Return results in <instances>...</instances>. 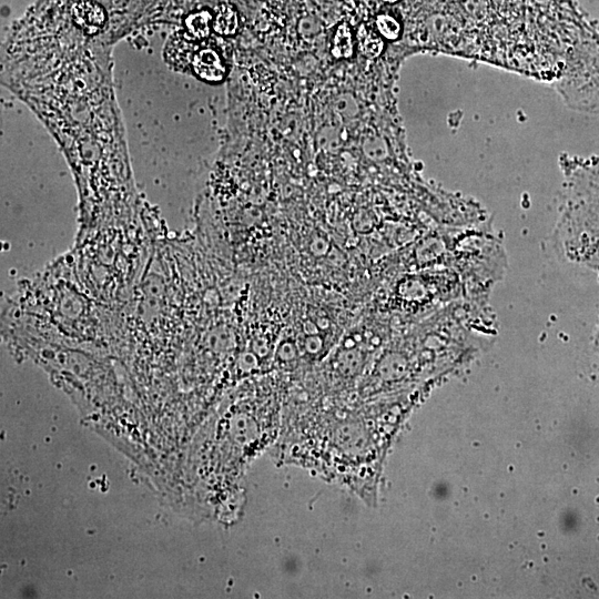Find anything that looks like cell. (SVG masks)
I'll return each mask as SVG.
<instances>
[{
  "label": "cell",
  "instance_id": "7a4b0ae2",
  "mask_svg": "<svg viewBox=\"0 0 599 599\" xmlns=\"http://www.w3.org/2000/svg\"><path fill=\"white\" fill-rule=\"evenodd\" d=\"M72 18L87 33H94L103 27L104 9L92 0H79L72 7Z\"/></svg>",
  "mask_w": 599,
  "mask_h": 599
},
{
  "label": "cell",
  "instance_id": "ba28073f",
  "mask_svg": "<svg viewBox=\"0 0 599 599\" xmlns=\"http://www.w3.org/2000/svg\"><path fill=\"white\" fill-rule=\"evenodd\" d=\"M386 2H396L397 0H384Z\"/></svg>",
  "mask_w": 599,
  "mask_h": 599
},
{
  "label": "cell",
  "instance_id": "5b68a950",
  "mask_svg": "<svg viewBox=\"0 0 599 599\" xmlns=\"http://www.w3.org/2000/svg\"><path fill=\"white\" fill-rule=\"evenodd\" d=\"M238 28L236 11L226 4H221L213 18V29L221 35H233Z\"/></svg>",
  "mask_w": 599,
  "mask_h": 599
},
{
  "label": "cell",
  "instance_id": "6da1fadb",
  "mask_svg": "<svg viewBox=\"0 0 599 599\" xmlns=\"http://www.w3.org/2000/svg\"><path fill=\"white\" fill-rule=\"evenodd\" d=\"M192 67L196 75L207 82H219L225 75V67L219 53L213 49H202L192 58Z\"/></svg>",
  "mask_w": 599,
  "mask_h": 599
},
{
  "label": "cell",
  "instance_id": "52a82bcc",
  "mask_svg": "<svg viewBox=\"0 0 599 599\" xmlns=\"http://www.w3.org/2000/svg\"><path fill=\"white\" fill-rule=\"evenodd\" d=\"M383 49V42L379 38L369 35L364 37L362 42H359L361 52L367 58H375L379 55Z\"/></svg>",
  "mask_w": 599,
  "mask_h": 599
},
{
  "label": "cell",
  "instance_id": "277c9868",
  "mask_svg": "<svg viewBox=\"0 0 599 599\" xmlns=\"http://www.w3.org/2000/svg\"><path fill=\"white\" fill-rule=\"evenodd\" d=\"M332 54L336 59H348L354 53L353 34L346 23H341L333 37Z\"/></svg>",
  "mask_w": 599,
  "mask_h": 599
},
{
  "label": "cell",
  "instance_id": "8992f818",
  "mask_svg": "<svg viewBox=\"0 0 599 599\" xmlns=\"http://www.w3.org/2000/svg\"><path fill=\"white\" fill-rule=\"evenodd\" d=\"M379 33L388 40H395L400 33L399 23L388 14H379L376 19Z\"/></svg>",
  "mask_w": 599,
  "mask_h": 599
},
{
  "label": "cell",
  "instance_id": "3957f363",
  "mask_svg": "<svg viewBox=\"0 0 599 599\" xmlns=\"http://www.w3.org/2000/svg\"><path fill=\"white\" fill-rule=\"evenodd\" d=\"M185 28L193 38L205 39L213 28V16L207 10L190 13L185 18Z\"/></svg>",
  "mask_w": 599,
  "mask_h": 599
}]
</instances>
